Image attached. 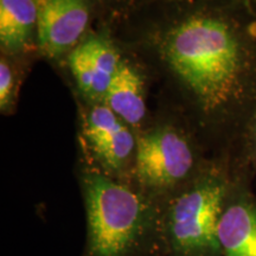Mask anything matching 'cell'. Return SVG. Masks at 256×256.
I'll list each match as a JSON object with an SVG mask.
<instances>
[{"mask_svg":"<svg viewBox=\"0 0 256 256\" xmlns=\"http://www.w3.org/2000/svg\"><path fill=\"white\" fill-rule=\"evenodd\" d=\"M86 241L81 256H158V204L98 168L82 178Z\"/></svg>","mask_w":256,"mask_h":256,"instance_id":"6da1fadb","label":"cell"},{"mask_svg":"<svg viewBox=\"0 0 256 256\" xmlns=\"http://www.w3.org/2000/svg\"><path fill=\"white\" fill-rule=\"evenodd\" d=\"M174 72L208 107L228 98L238 72V46L229 28L210 18L188 19L166 44Z\"/></svg>","mask_w":256,"mask_h":256,"instance_id":"7a4b0ae2","label":"cell"},{"mask_svg":"<svg viewBox=\"0 0 256 256\" xmlns=\"http://www.w3.org/2000/svg\"><path fill=\"white\" fill-rule=\"evenodd\" d=\"M226 188L200 178L158 204V256H222L218 224Z\"/></svg>","mask_w":256,"mask_h":256,"instance_id":"3957f363","label":"cell"},{"mask_svg":"<svg viewBox=\"0 0 256 256\" xmlns=\"http://www.w3.org/2000/svg\"><path fill=\"white\" fill-rule=\"evenodd\" d=\"M194 164L190 145L179 134L162 130L142 136L136 140L132 168L133 177L142 188L138 191L166 200L186 185Z\"/></svg>","mask_w":256,"mask_h":256,"instance_id":"277c9868","label":"cell"},{"mask_svg":"<svg viewBox=\"0 0 256 256\" xmlns=\"http://www.w3.org/2000/svg\"><path fill=\"white\" fill-rule=\"evenodd\" d=\"M86 138L104 174L115 178L134 160L136 142L122 120L107 106H96L86 121Z\"/></svg>","mask_w":256,"mask_h":256,"instance_id":"5b68a950","label":"cell"},{"mask_svg":"<svg viewBox=\"0 0 256 256\" xmlns=\"http://www.w3.org/2000/svg\"><path fill=\"white\" fill-rule=\"evenodd\" d=\"M38 46L44 55L57 57L75 46L87 28L84 0H34Z\"/></svg>","mask_w":256,"mask_h":256,"instance_id":"8992f818","label":"cell"},{"mask_svg":"<svg viewBox=\"0 0 256 256\" xmlns=\"http://www.w3.org/2000/svg\"><path fill=\"white\" fill-rule=\"evenodd\" d=\"M69 63L80 89L92 98H104L121 64L114 48L100 38L83 42L72 52Z\"/></svg>","mask_w":256,"mask_h":256,"instance_id":"52a82bcc","label":"cell"},{"mask_svg":"<svg viewBox=\"0 0 256 256\" xmlns=\"http://www.w3.org/2000/svg\"><path fill=\"white\" fill-rule=\"evenodd\" d=\"M218 242L222 256H256V206L246 200L226 204Z\"/></svg>","mask_w":256,"mask_h":256,"instance_id":"ba28073f","label":"cell"},{"mask_svg":"<svg viewBox=\"0 0 256 256\" xmlns=\"http://www.w3.org/2000/svg\"><path fill=\"white\" fill-rule=\"evenodd\" d=\"M106 106L124 122L138 124L145 115L142 80L136 70L121 63L104 96Z\"/></svg>","mask_w":256,"mask_h":256,"instance_id":"9c48e42d","label":"cell"},{"mask_svg":"<svg viewBox=\"0 0 256 256\" xmlns=\"http://www.w3.org/2000/svg\"><path fill=\"white\" fill-rule=\"evenodd\" d=\"M34 25V0H0V42L8 50H19L28 43Z\"/></svg>","mask_w":256,"mask_h":256,"instance_id":"30bf717a","label":"cell"},{"mask_svg":"<svg viewBox=\"0 0 256 256\" xmlns=\"http://www.w3.org/2000/svg\"><path fill=\"white\" fill-rule=\"evenodd\" d=\"M12 90H14V76L12 72L5 60L0 63V106L2 110L8 107L12 98Z\"/></svg>","mask_w":256,"mask_h":256,"instance_id":"8fae6325","label":"cell"}]
</instances>
